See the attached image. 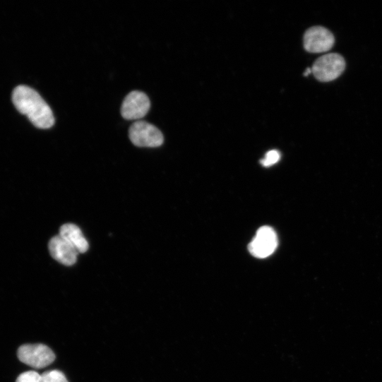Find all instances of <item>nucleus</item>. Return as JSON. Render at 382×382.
<instances>
[{"instance_id":"nucleus-1","label":"nucleus","mask_w":382,"mask_h":382,"mask_svg":"<svg viewBox=\"0 0 382 382\" xmlns=\"http://www.w3.org/2000/svg\"><path fill=\"white\" fill-rule=\"evenodd\" d=\"M13 101L17 109L38 129L54 126L55 119L52 109L35 90L27 86L18 87L13 92Z\"/></svg>"},{"instance_id":"nucleus-2","label":"nucleus","mask_w":382,"mask_h":382,"mask_svg":"<svg viewBox=\"0 0 382 382\" xmlns=\"http://www.w3.org/2000/svg\"><path fill=\"white\" fill-rule=\"evenodd\" d=\"M345 61L338 54H329L318 59L311 68L314 77L320 82L328 83L338 78L344 72Z\"/></svg>"},{"instance_id":"nucleus-3","label":"nucleus","mask_w":382,"mask_h":382,"mask_svg":"<svg viewBox=\"0 0 382 382\" xmlns=\"http://www.w3.org/2000/svg\"><path fill=\"white\" fill-rule=\"evenodd\" d=\"M18 355L21 362L35 369L47 367L56 359L53 350L43 344L23 345Z\"/></svg>"},{"instance_id":"nucleus-4","label":"nucleus","mask_w":382,"mask_h":382,"mask_svg":"<svg viewBox=\"0 0 382 382\" xmlns=\"http://www.w3.org/2000/svg\"><path fill=\"white\" fill-rule=\"evenodd\" d=\"M129 137L133 145L141 148H157L164 143V136L157 128L141 121L132 125Z\"/></svg>"},{"instance_id":"nucleus-5","label":"nucleus","mask_w":382,"mask_h":382,"mask_svg":"<svg viewBox=\"0 0 382 382\" xmlns=\"http://www.w3.org/2000/svg\"><path fill=\"white\" fill-rule=\"evenodd\" d=\"M278 244L275 230L268 226L261 227L249 245L251 254L258 258H265L272 255Z\"/></svg>"},{"instance_id":"nucleus-6","label":"nucleus","mask_w":382,"mask_h":382,"mask_svg":"<svg viewBox=\"0 0 382 382\" xmlns=\"http://www.w3.org/2000/svg\"><path fill=\"white\" fill-rule=\"evenodd\" d=\"M335 44L333 35L322 27L309 29L304 37V47L309 53L320 54L330 51Z\"/></svg>"},{"instance_id":"nucleus-7","label":"nucleus","mask_w":382,"mask_h":382,"mask_svg":"<svg viewBox=\"0 0 382 382\" xmlns=\"http://www.w3.org/2000/svg\"><path fill=\"white\" fill-rule=\"evenodd\" d=\"M150 109L148 97L143 92L135 91L126 97L121 107V115L126 120H139L147 115Z\"/></svg>"},{"instance_id":"nucleus-8","label":"nucleus","mask_w":382,"mask_h":382,"mask_svg":"<svg viewBox=\"0 0 382 382\" xmlns=\"http://www.w3.org/2000/svg\"><path fill=\"white\" fill-rule=\"evenodd\" d=\"M49 249L52 256L63 265L71 266L77 262L79 253L60 235L51 239Z\"/></svg>"},{"instance_id":"nucleus-9","label":"nucleus","mask_w":382,"mask_h":382,"mask_svg":"<svg viewBox=\"0 0 382 382\" xmlns=\"http://www.w3.org/2000/svg\"><path fill=\"white\" fill-rule=\"evenodd\" d=\"M59 235L71 244L78 253H84L89 249V243L79 227L74 224L64 225Z\"/></svg>"},{"instance_id":"nucleus-10","label":"nucleus","mask_w":382,"mask_h":382,"mask_svg":"<svg viewBox=\"0 0 382 382\" xmlns=\"http://www.w3.org/2000/svg\"><path fill=\"white\" fill-rule=\"evenodd\" d=\"M41 382H68V381L62 371L51 370L42 374Z\"/></svg>"},{"instance_id":"nucleus-11","label":"nucleus","mask_w":382,"mask_h":382,"mask_svg":"<svg viewBox=\"0 0 382 382\" xmlns=\"http://www.w3.org/2000/svg\"><path fill=\"white\" fill-rule=\"evenodd\" d=\"M280 159V154L277 150H270L265 155V157L261 160V164L265 167H269L275 165Z\"/></svg>"},{"instance_id":"nucleus-12","label":"nucleus","mask_w":382,"mask_h":382,"mask_svg":"<svg viewBox=\"0 0 382 382\" xmlns=\"http://www.w3.org/2000/svg\"><path fill=\"white\" fill-rule=\"evenodd\" d=\"M42 375L35 371H28L20 374L16 382H41Z\"/></svg>"},{"instance_id":"nucleus-13","label":"nucleus","mask_w":382,"mask_h":382,"mask_svg":"<svg viewBox=\"0 0 382 382\" xmlns=\"http://www.w3.org/2000/svg\"><path fill=\"white\" fill-rule=\"evenodd\" d=\"M311 73H312V70L311 68H307L305 71V73H304V77H307L308 76H309Z\"/></svg>"}]
</instances>
